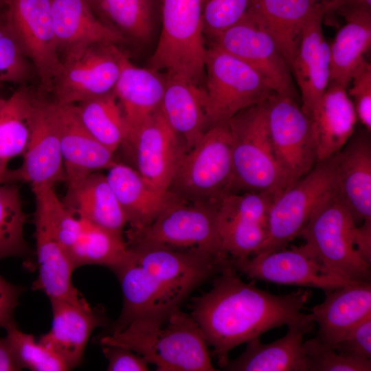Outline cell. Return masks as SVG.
I'll return each instance as SVG.
<instances>
[{
  "label": "cell",
  "mask_w": 371,
  "mask_h": 371,
  "mask_svg": "<svg viewBox=\"0 0 371 371\" xmlns=\"http://www.w3.org/2000/svg\"><path fill=\"white\" fill-rule=\"evenodd\" d=\"M230 267L214 280L212 288L194 300L192 316L221 368L235 347L282 326H297L309 332L315 321L302 312L311 299L309 289L274 295L246 283Z\"/></svg>",
  "instance_id": "6da1fadb"
},
{
  "label": "cell",
  "mask_w": 371,
  "mask_h": 371,
  "mask_svg": "<svg viewBox=\"0 0 371 371\" xmlns=\"http://www.w3.org/2000/svg\"><path fill=\"white\" fill-rule=\"evenodd\" d=\"M128 247L125 258L112 269L121 285L123 307L111 332L137 319L166 321L203 282L234 266L231 257L154 246Z\"/></svg>",
  "instance_id": "7a4b0ae2"
},
{
  "label": "cell",
  "mask_w": 371,
  "mask_h": 371,
  "mask_svg": "<svg viewBox=\"0 0 371 371\" xmlns=\"http://www.w3.org/2000/svg\"><path fill=\"white\" fill-rule=\"evenodd\" d=\"M102 346L128 348L158 371H215L206 340L191 315L180 309L164 322L137 319L101 338Z\"/></svg>",
  "instance_id": "3957f363"
},
{
  "label": "cell",
  "mask_w": 371,
  "mask_h": 371,
  "mask_svg": "<svg viewBox=\"0 0 371 371\" xmlns=\"http://www.w3.org/2000/svg\"><path fill=\"white\" fill-rule=\"evenodd\" d=\"M265 101L242 110L227 122L233 161L230 192H270L278 196L287 188L271 142Z\"/></svg>",
  "instance_id": "277c9868"
},
{
  "label": "cell",
  "mask_w": 371,
  "mask_h": 371,
  "mask_svg": "<svg viewBox=\"0 0 371 371\" xmlns=\"http://www.w3.org/2000/svg\"><path fill=\"white\" fill-rule=\"evenodd\" d=\"M232 181L230 131L227 123L218 124L182 153L168 192L181 201L214 203L231 192Z\"/></svg>",
  "instance_id": "5b68a950"
},
{
  "label": "cell",
  "mask_w": 371,
  "mask_h": 371,
  "mask_svg": "<svg viewBox=\"0 0 371 371\" xmlns=\"http://www.w3.org/2000/svg\"><path fill=\"white\" fill-rule=\"evenodd\" d=\"M161 32L150 69L199 85L205 74L202 0H161Z\"/></svg>",
  "instance_id": "8992f818"
},
{
  "label": "cell",
  "mask_w": 371,
  "mask_h": 371,
  "mask_svg": "<svg viewBox=\"0 0 371 371\" xmlns=\"http://www.w3.org/2000/svg\"><path fill=\"white\" fill-rule=\"evenodd\" d=\"M218 203L187 202L176 199L148 226L126 232V243L230 257L223 251L221 245Z\"/></svg>",
  "instance_id": "52a82bcc"
},
{
  "label": "cell",
  "mask_w": 371,
  "mask_h": 371,
  "mask_svg": "<svg viewBox=\"0 0 371 371\" xmlns=\"http://www.w3.org/2000/svg\"><path fill=\"white\" fill-rule=\"evenodd\" d=\"M336 186L335 155L317 161L275 199L268 216L266 239L254 255L284 249L300 236L317 210L335 193Z\"/></svg>",
  "instance_id": "ba28073f"
},
{
  "label": "cell",
  "mask_w": 371,
  "mask_h": 371,
  "mask_svg": "<svg viewBox=\"0 0 371 371\" xmlns=\"http://www.w3.org/2000/svg\"><path fill=\"white\" fill-rule=\"evenodd\" d=\"M357 225L336 196L314 214L300 236L311 254L327 269L352 281L370 282L371 268L356 247Z\"/></svg>",
  "instance_id": "9c48e42d"
},
{
  "label": "cell",
  "mask_w": 371,
  "mask_h": 371,
  "mask_svg": "<svg viewBox=\"0 0 371 371\" xmlns=\"http://www.w3.org/2000/svg\"><path fill=\"white\" fill-rule=\"evenodd\" d=\"M207 113L211 126L227 123L242 110L264 102L273 91L250 65L212 46L206 51Z\"/></svg>",
  "instance_id": "30bf717a"
},
{
  "label": "cell",
  "mask_w": 371,
  "mask_h": 371,
  "mask_svg": "<svg viewBox=\"0 0 371 371\" xmlns=\"http://www.w3.org/2000/svg\"><path fill=\"white\" fill-rule=\"evenodd\" d=\"M265 105L271 142L288 188L317 162L311 120L288 95L272 92Z\"/></svg>",
  "instance_id": "8fae6325"
},
{
  "label": "cell",
  "mask_w": 371,
  "mask_h": 371,
  "mask_svg": "<svg viewBox=\"0 0 371 371\" xmlns=\"http://www.w3.org/2000/svg\"><path fill=\"white\" fill-rule=\"evenodd\" d=\"M115 45L94 43L64 56L53 82L55 102L74 104L113 91L125 56Z\"/></svg>",
  "instance_id": "7c38bea8"
},
{
  "label": "cell",
  "mask_w": 371,
  "mask_h": 371,
  "mask_svg": "<svg viewBox=\"0 0 371 371\" xmlns=\"http://www.w3.org/2000/svg\"><path fill=\"white\" fill-rule=\"evenodd\" d=\"M18 43L38 75L41 87L52 90L62 62L54 33L51 0H5Z\"/></svg>",
  "instance_id": "4fadbf2b"
},
{
  "label": "cell",
  "mask_w": 371,
  "mask_h": 371,
  "mask_svg": "<svg viewBox=\"0 0 371 371\" xmlns=\"http://www.w3.org/2000/svg\"><path fill=\"white\" fill-rule=\"evenodd\" d=\"M212 38L214 45L254 68L272 91L295 98L290 67L272 37L247 12L236 24Z\"/></svg>",
  "instance_id": "5bb4252c"
},
{
  "label": "cell",
  "mask_w": 371,
  "mask_h": 371,
  "mask_svg": "<svg viewBox=\"0 0 371 371\" xmlns=\"http://www.w3.org/2000/svg\"><path fill=\"white\" fill-rule=\"evenodd\" d=\"M234 261L236 269L253 280L316 288L325 293L355 282L327 269L304 245Z\"/></svg>",
  "instance_id": "9a60e30c"
},
{
  "label": "cell",
  "mask_w": 371,
  "mask_h": 371,
  "mask_svg": "<svg viewBox=\"0 0 371 371\" xmlns=\"http://www.w3.org/2000/svg\"><path fill=\"white\" fill-rule=\"evenodd\" d=\"M63 179L65 175L54 102L36 99L23 163L15 170H8L4 181H22L32 186H54Z\"/></svg>",
  "instance_id": "2e32d148"
},
{
  "label": "cell",
  "mask_w": 371,
  "mask_h": 371,
  "mask_svg": "<svg viewBox=\"0 0 371 371\" xmlns=\"http://www.w3.org/2000/svg\"><path fill=\"white\" fill-rule=\"evenodd\" d=\"M320 5L306 22L291 65L301 93L303 111L309 118L317 109L330 78V45L326 40Z\"/></svg>",
  "instance_id": "e0dca14e"
},
{
  "label": "cell",
  "mask_w": 371,
  "mask_h": 371,
  "mask_svg": "<svg viewBox=\"0 0 371 371\" xmlns=\"http://www.w3.org/2000/svg\"><path fill=\"white\" fill-rule=\"evenodd\" d=\"M127 142L134 148L140 175L155 188L168 192L184 149L161 109Z\"/></svg>",
  "instance_id": "ac0fdd59"
},
{
  "label": "cell",
  "mask_w": 371,
  "mask_h": 371,
  "mask_svg": "<svg viewBox=\"0 0 371 371\" xmlns=\"http://www.w3.org/2000/svg\"><path fill=\"white\" fill-rule=\"evenodd\" d=\"M366 130L354 133L336 154L335 195L356 224L371 220V141Z\"/></svg>",
  "instance_id": "d6986e66"
},
{
  "label": "cell",
  "mask_w": 371,
  "mask_h": 371,
  "mask_svg": "<svg viewBox=\"0 0 371 371\" xmlns=\"http://www.w3.org/2000/svg\"><path fill=\"white\" fill-rule=\"evenodd\" d=\"M65 179L71 181L115 164L113 153L96 140L81 122L74 104L54 101Z\"/></svg>",
  "instance_id": "ffe728a7"
},
{
  "label": "cell",
  "mask_w": 371,
  "mask_h": 371,
  "mask_svg": "<svg viewBox=\"0 0 371 371\" xmlns=\"http://www.w3.org/2000/svg\"><path fill=\"white\" fill-rule=\"evenodd\" d=\"M165 85L159 71L137 67L124 56L113 91L125 122V142L160 109Z\"/></svg>",
  "instance_id": "44dd1931"
},
{
  "label": "cell",
  "mask_w": 371,
  "mask_h": 371,
  "mask_svg": "<svg viewBox=\"0 0 371 371\" xmlns=\"http://www.w3.org/2000/svg\"><path fill=\"white\" fill-rule=\"evenodd\" d=\"M325 295L311 314L318 325L317 337L332 347L371 315V283L355 281Z\"/></svg>",
  "instance_id": "7402d4cb"
},
{
  "label": "cell",
  "mask_w": 371,
  "mask_h": 371,
  "mask_svg": "<svg viewBox=\"0 0 371 371\" xmlns=\"http://www.w3.org/2000/svg\"><path fill=\"white\" fill-rule=\"evenodd\" d=\"M52 322L39 341L57 353L69 370L81 363L89 337L102 318L89 304L77 305L61 300H49Z\"/></svg>",
  "instance_id": "603a6c76"
},
{
  "label": "cell",
  "mask_w": 371,
  "mask_h": 371,
  "mask_svg": "<svg viewBox=\"0 0 371 371\" xmlns=\"http://www.w3.org/2000/svg\"><path fill=\"white\" fill-rule=\"evenodd\" d=\"M57 49L67 54L98 43L117 44L124 37L101 21L87 0H51Z\"/></svg>",
  "instance_id": "cb8c5ba5"
},
{
  "label": "cell",
  "mask_w": 371,
  "mask_h": 371,
  "mask_svg": "<svg viewBox=\"0 0 371 371\" xmlns=\"http://www.w3.org/2000/svg\"><path fill=\"white\" fill-rule=\"evenodd\" d=\"M165 79L160 109L186 152L211 127L205 91L199 85L182 78L165 76Z\"/></svg>",
  "instance_id": "d4e9b609"
},
{
  "label": "cell",
  "mask_w": 371,
  "mask_h": 371,
  "mask_svg": "<svg viewBox=\"0 0 371 371\" xmlns=\"http://www.w3.org/2000/svg\"><path fill=\"white\" fill-rule=\"evenodd\" d=\"M106 177L126 216L127 232L148 226L177 199L150 186L127 165L115 163L108 169Z\"/></svg>",
  "instance_id": "484cf974"
},
{
  "label": "cell",
  "mask_w": 371,
  "mask_h": 371,
  "mask_svg": "<svg viewBox=\"0 0 371 371\" xmlns=\"http://www.w3.org/2000/svg\"><path fill=\"white\" fill-rule=\"evenodd\" d=\"M310 120L317 161L337 154L354 134L358 120L347 89L329 82Z\"/></svg>",
  "instance_id": "4316f807"
},
{
  "label": "cell",
  "mask_w": 371,
  "mask_h": 371,
  "mask_svg": "<svg viewBox=\"0 0 371 371\" xmlns=\"http://www.w3.org/2000/svg\"><path fill=\"white\" fill-rule=\"evenodd\" d=\"M319 5L312 0H250L247 13L272 37L291 69L303 27Z\"/></svg>",
  "instance_id": "83f0119b"
},
{
  "label": "cell",
  "mask_w": 371,
  "mask_h": 371,
  "mask_svg": "<svg viewBox=\"0 0 371 371\" xmlns=\"http://www.w3.org/2000/svg\"><path fill=\"white\" fill-rule=\"evenodd\" d=\"M63 203L76 216L97 225L122 232L126 216L106 175L95 172L67 182Z\"/></svg>",
  "instance_id": "f1b7e54d"
},
{
  "label": "cell",
  "mask_w": 371,
  "mask_h": 371,
  "mask_svg": "<svg viewBox=\"0 0 371 371\" xmlns=\"http://www.w3.org/2000/svg\"><path fill=\"white\" fill-rule=\"evenodd\" d=\"M34 224L38 274L32 289L43 292L49 300H61L82 306L89 304L72 283L75 269L67 254L47 226L35 219Z\"/></svg>",
  "instance_id": "f546056e"
},
{
  "label": "cell",
  "mask_w": 371,
  "mask_h": 371,
  "mask_svg": "<svg viewBox=\"0 0 371 371\" xmlns=\"http://www.w3.org/2000/svg\"><path fill=\"white\" fill-rule=\"evenodd\" d=\"M286 334L269 344L260 337L247 342L244 352L236 359L228 360L223 368L231 371H307L304 347L306 330L288 326Z\"/></svg>",
  "instance_id": "4dcf8cb0"
},
{
  "label": "cell",
  "mask_w": 371,
  "mask_h": 371,
  "mask_svg": "<svg viewBox=\"0 0 371 371\" xmlns=\"http://www.w3.org/2000/svg\"><path fill=\"white\" fill-rule=\"evenodd\" d=\"M346 23L330 45V82L348 88L351 77L371 47V11L339 10Z\"/></svg>",
  "instance_id": "1f68e13d"
},
{
  "label": "cell",
  "mask_w": 371,
  "mask_h": 371,
  "mask_svg": "<svg viewBox=\"0 0 371 371\" xmlns=\"http://www.w3.org/2000/svg\"><path fill=\"white\" fill-rule=\"evenodd\" d=\"M95 15L104 24L139 41L152 33L161 0H87Z\"/></svg>",
  "instance_id": "d6a6232c"
},
{
  "label": "cell",
  "mask_w": 371,
  "mask_h": 371,
  "mask_svg": "<svg viewBox=\"0 0 371 371\" xmlns=\"http://www.w3.org/2000/svg\"><path fill=\"white\" fill-rule=\"evenodd\" d=\"M36 98L21 87L8 99H0V159L24 153Z\"/></svg>",
  "instance_id": "836d02e7"
},
{
  "label": "cell",
  "mask_w": 371,
  "mask_h": 371,
  "mask_svg": "<svg viewBox=\"0 0 371 371\" xmlns=\"http://www.w3.org/2000/svg\"><path fill=\"white\" fill-rule=\"evenodd\" d=\"M88 132L113 153L126 140L123 114L113 91L75 105Z\"/></svg>",
  "instance_id": "e575fe53"
},
{
  "label": "cell",
  "mask_w": 371,
  "mask_h": 371,
  "mask_svg": "<svg viewBox=\"0 0 371 371\" xmlns=\"http://www.w3.org/2000/svg\"><path fill=\"white\" fill-rule=\"evenodd\" d=\"M82 220V234L69 254L76 268L87 265H102L113 269L125 258L128 245L122 232Z\"/></svg>",
  "instance_id": "d590c367"
},
{
  "label": "cell",
  "mask_w": 371,
  "mask_h": 371,
  "mask_svg": "<svg viewBox=\"0 0 371 371\" xmlns=\"http://www.w3.org/2000/svg\"><path fill=\"white\" fill-rule=\"evenodd\" d=\"M25 222L19 188L14 184L0 186V259L22 258L30 267L32 251L24 238Z\"/></svg>",
  "instance_id": "8d00e7d4"
},
{
  "label": "cell",
  "mask_w": 371,
  "mask_h": 371,
  "mask_svg": "<svg viewBox=\"0 0 371 371\" xmlns=\"http://www.w3.org/2000/svg\"><path fill=\"white\" fill-rule=\"evenodd\" d=\"M32 188L36 201L34 219L52 230L69 256L82 234V220L72 214L59 200L54 186L43 184L32 186Z\"/></svg>",
  "instance_id": "74e56055"
},
{
  "label": "cell",
  "mask_w": 371,
  "mask_h": 371,
  "mask_svg": "<svg viewBox=\"0 0 371 371\" xmlns=\"http://www.w3.org/2000/svg\"><path fill=\"white\" fill-rule=\"evenodd\" d=\"M218 225L223 250L234 260L256 254L267 235L266 225L218 213Z\"/></svg>",
  "instance_id": "f35d334b"
},
{
  "label": "cell",
  "mask_w": 371,
  "mask_h": 371,
  "mask_svg": "<svg viewBox=\"0 0 371 371\" xmlns=\"http://www.w3.org/2000/svg\"><path fill=\"white\" fill-rule=\"evenodd\" d=\"M5 339L21 369L32 371H65L69 368L52 349L36 341L32 334L19 329L14 322L5 328Z\"/></svg>",
  "instance_id": "ab89813d"
},
{
  "label": "cell",
  "mask_w": 371,
  "mask_h": 371,
  "mask_svg": "<svg viewBox=\"0 0 371 371\" xmlns=\"http://www.w3.org/2000/svg\"><path fill=\"white\" fill-rule=\"evenodd\" d=\"M30 63L10 26L5 5L0 11V82L24 83L30 76Z\"/></svg>",
  "instance_id": "60d3db41"
},
{
  "label": "cell",
  "mask_w": 371,
  "mask_h": 371,
  "mask_svg": "<svg viewBox=\"0 0 371 371\" xmlns=\"http://www.w3.org/2000/svg\"><path fill=\"white\" fill-rule=\"evenodd\" d=\"M307 371H370L371 359L339 352L317 337L304 341Z\"/></svg>",
  "instance_id": "b9f144b4"
},
{
  "label": "cell",
  "mask_w": 371,
  "mask_h": 371,
  "mask_svg": "<svg viewBox=\"0 0 371 371\" xmlns=\"http://www.w3.org/2000/svg\"><path fill=\"white\" fill-rule=\"evenodd\" d=\"M250 0H202L203 31L212 37L238 22Z\"/></svg>",
  "instance_id": "7bdbcfd3"
},
{
  "label": "cell",
  "mask_w": 371,
  "mask_h": 371,
  "mask_svg": "<svg viewBox=\"0 0 371 371\" xmlns=\"http://www.w3.org/2000/svg\"><path fill=\"white\" fill-rule=\"evenodd\" d=\"M348 91L357 120L365 129L371 131V65L365 59L354 71Z\"/></svg>",
  "instance_id": "ee69618b"
},
{
  "label": "cell",
  "mask_w": 371,
  "mask_h": 371,
  "mask_svg": "<svg viewBox=\"0 0 371 371\" xmlns=\"http://www.w3.org/2000/svg\"><path fill=\"white\" fill-rule=\"evenodd\" d=\"M332 348L348 355L371 359V315L353 327Z\"/></svg>",
  "instance_id": "f6af8a7d"
},
{
  "label": "cell",
  "mask_w": 371,
  "mask_h": 371,
  "mask_svg": "<svg viewBox=\"0 0 371 371\" xmlns=\"http://www.w3.org/2000/svg\"><path fill=\"white\" fill-rule=\"evenodd\" d=\"M103 352L108 360L107 370L109 371H146L148 361L141 355L121 346H102Z\"/></svg>",
  "instance_id": "bcb514c9"
},
{
  "label": "cell",
  "mask_w": 371,
  "mask_h": 371,
  "mask_svg": "<svg viewBox=\"0 0 371 371\" xmlns=\"http://www.w3.org/2000/svg\"><path fill=\"white\" fill-rule=\"evenodd\" d=\"M23 289L12 284L0 274V328L14 322L13 315Z\"/></svg>",
  "instance_id": "7dc6e473"
},
{
  "label": "cell",
  "mask_w": 371,
  "mask_h": 371,
  "mask_svg": "<svg viewBox=\"0 0 371 371\" xmlns=\"http://www.w3.org/2000/svg\"><path fill=\"white\" fill-rule=\"evenodd\" d=\"M21 370L4 338H0V371Z\"/></svg>",
  "instance_id": "c3c4849f"
},
{
  "label": "cell",
  "mask_w": 371,
  "mask_h": 371,
  "mask_svg": "<svg viewBox=\"0 0 371 371\" xmlns=\"http://www.w3.org/2000/svg\"><path fill=\"white\" fill-rule=\"evenodd\" d=\"M338 10L371 11V0H344L335 12Z\"/></svg>",
  "instance_id": "681fc988"
},
{
  "label": "cell",
  "mask_w": 371,
  "mask_h": 371,
  "mask_svg": "<svg viewBox=\"0 0 371 371\" xmlns=\"http://www.w3.org/2000/svg\"><path fill=\"white\" fill-rule=\"evenodd\" d=\"M315 3L319 4L324 14L333 13L341 5L344 0H312Z\"/></svg>",
  "instance_id": "f907efd6"
},
{
  "label": "cell",
  "mask_w": 371,
  "mask_h": 371,
  "mask_svg": "<svg viewBox=\"0 0 371 371\" xmlns=\"http://www.w3.org/2000/svg\"><path fill=\"white\" fill-rule=\"evenodd\" d=\"M8 161L6 159H0V184L4 181L5 175L8 170Z\"/></svg>",
  "instance_id": "816d5d0a"
},
{
  "label": "cell",
  "mask_w": 371,
  "mask_h": 371,
  "mask_svg": "<svg viewBox=\"0 0 371 371\" xmlns=\"http://www.w3.org/2000/svg\"><path fill=\"white\" fill-rule=\"evenodd\" d=\"M5 4V0H0V6Z\"/></svg>",
  "instance_id": "f5cc1de1"
}]
</instances>
